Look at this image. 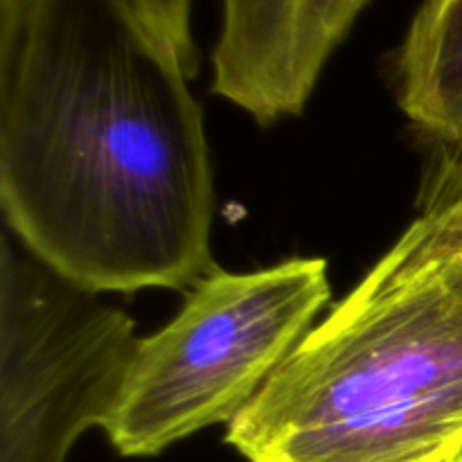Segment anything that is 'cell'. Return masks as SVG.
Wrapping results in <instances>:
<instances>
[{"label":"cell","instance_id":"cell-8","mask_svg":"<svg viewBox=\"0 0 462 462\" xmlns=\"http://www.w3.org/2000/svg\"><path fill=\"white\" fill-rule=\"evenodd\" d=\"M454 462H462V456H460V458H458V460H454Z\"/></svg>","mask_w":462,"mask_h":462},{"label":"cell","instance_id":"cell-5","mask_svg":"<svg viewBox=\"0 0 462 462\" xmlns=\"http://www.w3.org/2000/svg\"><path fill=\"white\" fill-rule=\"evenodd\" d=\"M370 0H221L212 90L271 125L305 108Z\"/></svg>","mask_w":462,"mask_h":462},{"label":"cell","instance_id":"cell-3","mask_svg":"<svg viewBox=\"0 0 462 462\" xmlns=\"http://www.w3.org/2000/svg\"><path fill=\"white\" fill-rule=\"evenodd\" d=\"M328 300L325 260L208 273L167 328L140 338L104 429L108 440L122 456L149 458L212 424L233 422Z\"/></svg>","mask_w":462,"mask_h":462},{"label":"cell","instance_id":"cell-7","mask_svg":"<svg viewBox=\"0 0 462 462\" xmlns=\"http://www.w3.org/2000/svg\"><path fill=\"white\" fill-rule=\"evenodd\" d=\"M134 5L143 14L144 21L176 50L185 75H197V45H194L192 30H189L192 0H134Z\"/></svg>","mask_w":462,"mask_h":462},{"label":"cell","instance_id":"cell-1","mask_svg":"<svg viewBox=\"0 0 462 462\" xmlns=\"http://www.w3.org/2000/svg\"><path fill=\"white\" fill-rule=\"evenodd\" d=\"M188 79L134 0H0L5 224L99 293L212 273L215 189Z\"/></svg>","mask_w":462,"mask_h":462},{"label":"cell","instance_id":"cell-6","mask_svg":"<svg viewBox=\"0 0 462 462\" xmlns=\"http://www.w3.org/2000/svg\"><path fill=\"white\" fill-rule=\"evenodd\" d=\"M395 70L402 108L429 152L420 206L462 197V0H422Z\"/></svg>","mask_w":462,"mask_h":462},{"label":"cell","instance_id":"cell-2","mask_svg":"<svg viewBox=\"0 0 462 462\" xmlns=\"http://www.w3.org/2000/svg\"><path fill=\"white\" fill-rule=\"evenodd\" d=\"M422 210L228 422L248 462L460 458L462 197Z\"/></svg>","mask_w":462,"mask_h":462},{"label":"cell","instance_id":"cell-4","mask_svg":"<svg viewBox=\"0 0 462 462\" xmlns=\"http://www.w3.org/2000/svg\"><path fill=\"white\" fill-rule=\"evenodd\" d=\"M140 346L134 320L59 273L3 221L0 462H66L106 429Z\"/></svg>","mask_w":462,"mask_h":462}]
</instances>
